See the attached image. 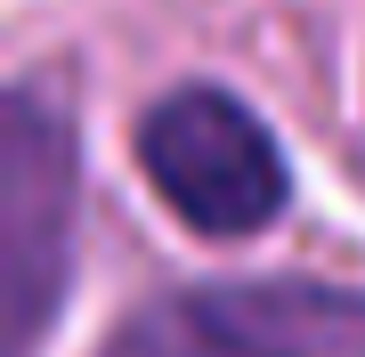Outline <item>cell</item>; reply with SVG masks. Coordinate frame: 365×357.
I'll return each mask as SVG.
<instances>
[{"mask_svg": "<svg viewBox=\"0 0 365 357\" xmlns=\"http://www.w3.org/2000/svg\"><path fill=\"white\" fill-rule=\"evenodd\" d=\"M106 357H365V292L341 284H195L106 341Z\"/></svg>", "mask_w": 365, "mask_h": 357, "instance_id": "cell-2", "label": "cell"}, {"mask_svg": "<svg viewBox=\"0 0 365 357\" xmlns=\"http://www.w3.org/2000/svg\"><path fill=\"white\" fill-rule=\"evenodd\" d=\"M73 236V130L25 90L0 138V309H9V357H33L49 301L66 284Z\"/></svg>", "mask_w": 365, "mask_h": 357, "instance_id": "cell-3", "label": "cell"}, {"mask_svg": "<svg viewBox=\"0 0 365 357\" xmlns=\"http://www.w3.org/2000/svg\"><path fill=\"white\" fill-rule=\"evenodd\" d=\"M138 162L155 179V195L179 212L195 236H260V227L284 212L292 179L276 138L260 130V114L244 98L211 90H170L146 106L138 122Z\"/></svg>", "mask_w": 365, "mask_h": 357, "instance_id": "cell-1", "label": "cell"}]
</instances>
